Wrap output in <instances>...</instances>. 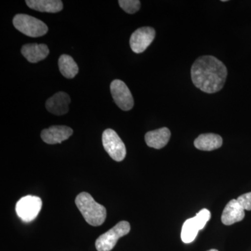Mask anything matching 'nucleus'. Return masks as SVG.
Returning a JSON list of instances; mask_svg holds the SVG:
<instances>
[{
  "mask_svg": "<svg viewBox=\"0 0 251 251\" xmlns=\"http://www.w3.org/2000/svg\"><path fill=\"white\" fill-rule=\"evenodd\" d=\"M58 65L61 74L67 78H74L78 74V67L70 55L62 54L59 58Z\"/></svg>",
  "mask_w": 251,
  "mask_h": 251,
  "instance_id": "dca6fc26",
  "label": "nucleus"
},
{
  "mask_svg": "<svg viewBox=\"0 0 251 251\" xmlns=\"http://www.w3.org/2000/svg\"><path fill=\"white\" fill-rule=\"evenodd\" d=\"M74 130L67 126H52L41 132V139L49 145L62 143L72 136Z\"/></svg>",
  "mask_w": 251,
  "mask_h": 251,
  "instance_id": "1a4fd4ad",
  "label": "nucleus"
},
{
  "mask_svg": "<svg viewBox=\"0 0 251 251\" xmlns=\"http://www.w3.org/2000/svg\"><path fill=\"white\" fill-rule=\"evenodd\" d=\"M171 132L166 127L149 131L145 135V139L150 148L161 150L167 145L171 139Z\"/></svg>",
  "mask_w": 251,
  "mask_h": 251,
  "instance_id": "f8f14e48",
  "label": "nucleus"
},
{
  "mask_svg": "<svg viewBox=\"0 0 251 251\" xmlns=\"http://www.w3.org/2000/svg\"><path fill=\"white\" fill-rule=\"evenodd\" d=\"M191 79L197 88L207 94H214L224 88L227 76L226 65L211 55L198 57L191 67Z\"/></svg>",
  "mask_w": 251,
  "mask_h": 251,
  "instance_id": "f257e3e1",
  "label": "nucleus"
},
{
  "mask_svg": "<svg viewBox=\"0 0 251 251\" xmlns=\"http://www.w3.org/2000/svg\"><path fill=\"white\" fill-rule=\"evenodd\" d=\"M194 145L198 150L202 151H213L222 146L223 139L219 135L204 133L195 140Z\"/></svg>",
  "mask_w": 251,
  "mask_h": 251,
  "instance_id": "4468645a",
  "label": "nucleus"
},
{
  "mask_svg": "<svg viewBox=\"0 0 251 251\" xmlns=\"http://www.w3.org/2000/svg\"><path fill=\"white\" fill-rule=\"evenodd\" d=\"M103 148L112 159L120 162L126 156V149L120 137L115 130L108 128L102 135Z\"/></svg>",
  "mask_w": 251,
  "mask_h": 251,
  "instance_id": "39448f33",
  "label": "nucleus"
},
{
  "mask_svg": "<svg viewBox=\"0 0 251 251\" xmlns=\"http://www.w3.org/2000/svg\"><path fill=\"white\" fill-rule=\"evenodd\" d=\"M156 31L151 27H140L131 34L130 46L135 53H142L146 50L154 40Z\"/></svg>",
  "mask_w": 251,
  "mask_h": 251,
  "instance_id": "6e6552de",
  "label": "nucleus"
},
{
  "mask_svg": "<svg viewBox=\"0 0 251 251\" xmlns=\"http://www.w3.org/2000/svg\"><path fill=\"white\" fill-rule=\"evenodd\" d=\"M13 24L18 31L29 37H40L49 31V27L43 21L27 14L16 15Z\"/></svg>",
  "mask_w": 251,
  "mask_h": 251,
  "instance_id": "7ed1b4c3",
  "label": "nucleus"
},
{
  "mask_svg": "<svg viewBox=\"0 0 251 251\" xmlns=\"http://www.w3.org/2000/svg\"><path fill=\"white\" fill-rule=\"evenodd\" d=\"M199 231V227L196 224L194 217L186 220L183 225L182 229H181V240L185 244L193 242L197 237Z\"/></svg>",
  "mask_w": 251,
  "mask_h": 251,
  "instance_id": "f3484780",
  "label": "nucleus"
},
{
  "mask_svg": "<svg viewBox=\"0 0 251 251\" xmlns=\"http://www.w3.org/2000/svg\"><path fill=\"white\" fill-rule=\"evenodd\" d=\"M49 47L46 44H29L24 45L21 53L28 62L37 63L44 60L49 54Z\"/></svg>",
  "mask_w": 251,
  "mask_h": 251,
  "instance_id": "ddd939ff",
  "label": "nucleus"
},
{
  "mask_svg": "<svg viewBox=\"0 0 251 251\" xmlns=\"http://www.w3.org/2000/svg\"><path fill=\"white\" fill-rule=\"evenodd\" d=\"M130 224L127 221H120L108 232L100 235L96 241V249L98 251H110L116 246L120 238L129 233Z\"/></svg>",
  "mask_w": 251,
  "mask_h": 251,
  "instance_id": "20e7f679",
  "label": "nucleus"
},
{
  "mask_svg": "<svg viewBox=\"0 0 251 251\" xmlns=\"http://www.w3.org/2000/svg\"><path fill=\"white\" fill-rule=\"evenodd\" d=\"M245 217V212L237 200L233 199L229 201L221 216V221L226 226H231V225L240 222Z\"/></svg>",
  "mask_w": 251,
  "mask_h": 251,
  "instance_id": "9b49d317",
  "label": "nucleus"
},
{
  "mask_svg": "<svg viewBox=\"0 0 251 251\" xmlns=\"http://www.w3.org/2000/svg\"><path fill=\"white\" fill-rule=\"evenodd\" d=\"M25 2L30 9L40 12L57 13L63 9L60 0H26Z\"/></svg>",
  "mask_w": 251,
  "mask_h": 251,
  "instance_id": "2eb2a0df",
  "label": "nucleus"
},
{
  "mask_svg": "<svg viewBox=\"0 0 251 251\" xmlns=\"http://www.w3.org/2000/svg\"><path fill=\"white\" fill-rule=\"evenodd\" d=\"M70 102L71 99L69 94L65 92H59L48 99L46 107L48 111L50 113L60 116L65 115L69 112Z\"/></svg>",
  "mask_w": 251,
  "mask_h": 251,
  "instance_id": "9d476101",
  "label": "nucleus"
},
{
  "mask_svg": "<svg viewBox=\"0 0 251 251\" xmlns=\"http://www.w3.org/2000/svg\"><path fill=\"white\" fill-rule=\"evenodd\" d=\"M111 92L114 101L117 106L124 111H128L133 108L134 100L131 92L123 81L115 80L110 84Z\"/></svg>",
  "mask_w": 251,
  "mask_h": 251,
  "instance_id": "0eeeda50",
  "label": "nucleus"
},
{
  "mask_svg": "<svg viewBox=\"0 0 251 251\" xmlns=\"http://www.w3.org/2000/svg\"><path fill=\"white\" fill-rule=\"evenodd\" d=\"M211 219L210 211L206 209H203L200 211L195 216L194 219L196 221V224L198 227H199L200 230L204 228V226H206V223Z\"/></svg>",
  "mask_w": 251,
  "mask_h": 251,
  "instance_id": "6ab92c4d",
  "label": "nucleus"
},
{
  "mask_svg": "<svg viewBox=\"0 0 251 251\" xmlns=\"http://www.w3.org/2000/svg\"><path fill=\"white\" fill-rule=\"evenodd\" d=\"M237 201L244 210H251V192L242 195L237 198Z\"/></svg>",
  "mask_w": 251,
  "mask_h": 251,
  "instance_id": "aec40b11",
  "label": "nucleus"
},
{
  "mask_svg": "<svg viewBox=\"0 0 251 251\" xmlns=\"http://www.w3.org/2000/svg\"><path fill=\"white\" fill-rule=\"evenodd\" d=\"M118 3L120 7L129 14H135L139 11L141 5L139 0H120Z\"/></svg>",
  "mask_w": 251,
  "mask_h": 251,
  "instance_id": "a211bd4d",
  "label": "nucleus"
},
{
  "mask_svg": "<svg viewBox=\"0 0 251 251\" xmlns=\"http://www.w3.org/2000/svg\"><path fill=\"white\" fill-rule=\"evenodd\" d=\"M42 201L37 196H27L20 199L16 206V214L23 222H31L37 217Z\"/></svg>",
  "mask_w": 251,
  "mask_h": 251,
  "instance_id": "423d86ee",
  "label": "nucleus"
},
{
  "mask_svg": "<svg viewBox=\"0 0 251 251\" xmlns=\"http://www.w3.org/2000/svg\"><path fill=\"white\" fill-rule=\"evenodd\" d=\"M75 202L87 224L94 227L103 224L106 219V209L96 202L90 193H80L77 195Z\"/></svg>",
  "mask_w": 251,
  "mask_h": 251,
  "instance_id": "f03ea898",
  "label": "nucleus"
},
{
  "mask_svg": "<svg viewBox=\"0 0 251 251\" xmlns=\"http://www.w3.org/2000/svg\"><path fill=\"white\" fill-rule=\"evenodd\" d=\"M207 251H219L216 250V249H211V250Z\"/></svg>",
  "mask_w": 251,
  "mask_h": 251,
  "instance_id": "412c9836",
  "label": "nucleus"
}]
</instances>
